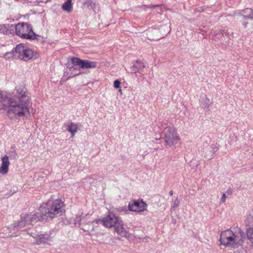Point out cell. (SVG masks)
<instances>
[{"label": "cell", "instance_id": "1", "mask_svg": "<svg viewBox=\"0 0 253 253\" xmlns=\"http://www.w3.org/2000/svg\"><path fill=\"white\" fill-rule=\"evenodd\" d=\"M220 242L224 246L234 247L237 245L241 244V242H243V240L238 238L237 234L234 232L233 230L227 229L221 232Z\"/></svg>", "mask_w": 253, "mask_h": 253}, {"label": "cell", "instance_id": "2", "mask_svg": "<svg viewBox=\"0 0 253 253\" xmlns=\"http://www.w3.org/2000/svg\"><path fill=\"white\" fill-rule=\"evenodd\" d=\"M15 31L16 34L23 39L34 40L38 38V35L36 34L31 27L27 23H20L17 24Z\"/></svg>", "mask_w": 253, "mask_h": 253}, {"label": "cell", "instance_id": "3", "mask_svg": "<svg viewBox=\"0 0 253 253\" xmlns=\"http://www.w3.org/2000/svg\"><path fill=\"white\" fill-rule=\"evenodd\" d=\"M15 52L19 59L22 60H29L34 56V52L32 49L23 44L18 45L15 49Z\"/></svg>", "mask_w": 253, "mask_h": 253}, {"label": "cell", "instance_id": "4", "mask_svg": "<svg viewBox=\"0 0 253 253\" xmlns=\"http://www.w3.org/2000/svg\"><path fill=\"white\" fill-rule=\"evenodd\" d=\"M63 208V204L61 200L54 201L48 209V215L50 218H54L61 213Z\"/></svg>", "mask_w": 253, "mask_h": 253}, {"label": "cell", "instance_id": "5", "mask_svg": "<svg viewBox=\"0 0 253 253\" xmlns=\"http://www.w3.org/2000/svg\"><path fill=\"white\" fill-rule=\"evenodd\" d=\"M164 139L168 145L169 146H172L176 143L179 137L174 128L170 127L168 129L164 136Z\"/></svg>", "mask_w": 253, "mask_h": 253}, {"label": "cell", "instance_id": "6", "mask_svg": "<svg viewBox=\"0 0 253 253\" xmlns=\"http://www.w3.org/2000/svg\"><path fill=\"white\" fill-rule=\"evenodd\" d=\"M147 207L146 204L142 200H133L129 205V209L130 210L137 212L143 211L146 209Z\"/></svg>", "mask_w": 253, "mask_h": 253}, {"label": "cell", "instance_id": "7", "mask_svg": "<svg viewBox=\"0 0 253 253\" xmlns=\"http://www.w3.org/2000/svg\"><path fill=\"white\" fill-rule=\"evenodd\" d=\"M71 61L72 64L75 66H79L81 68L87 69L94 68L96 66V64L94 62L88 61V60H81L78 58H71Z\"/></svg>", "mask_w": 253, "mask_h": 253}, {"label": "cell", "instance_id": "8", "mask_svg": "<svg viewBox=\"0 0 253 253\" xmlns=\"http://www.w3.org/2000/svg\"><path fill=\"white\" fill-rule=\"evenodd\" d=\"M117 219L113 214H110L103 220V223L107 228H111L117 224Z\"/></svg>", "mask_w": 253, "mask_h": 253}, {"label": "cell", "instance_id": "9", "mask_svg": "<svg viewBox=\"0 0 253 253\" xmlns=\"http://www.w3.org/2000/svg\"><path fill=\"white\" fill-rule=\"evenodd\" d=\"M9 157L7 156H5L2 159V164L1 167V172L2 174H6L9 169Z\"/></svg>", "mask_w": 253, "mask_h": 253}, {"label": "cell", "instance_id": "10", "mask_svg": "<svg viewBox=\"0 0 253 253\" xmlns=\"http://www.w3.org/2000/svg\"><path fill=\"white\" fill-rule=\"evenodd\" d=\"M62 8H63V10H64L65 11H68L69 12H71V11H72V9H73L72 2L71 1H68L65 2L63 4Z\"/></svg>", "mask_w": 253, "mask_h": 253}, {"label": "cell", "instance_id": "11", "mask_svg": "<svg viewBox=\"0 0 253 253\" xmlns=\"http://www.w3.org/2000/svg\"><path fill=\"white\" fill-rule=\"evenodd\" d=\"M247 236L249 240L253 244V228L247 229Z\"/></svg>", "mask_w": 253, "mask_h": 253}, {"label": "cell", "instance_id": "12", "mask_svg": "<svg viewBox=\"0 0 253 253\" xmlns=\"http://www.w3.org/2000/svg\"><path fill=\"white\" fill-rule=\"evenodd\" d=\"M114 87H115V88H119L120 87V82L118 81V80L115 81V83H114Z\"/></svg>", "mask_w": 253, "mask_h": 253}]
</instances>
